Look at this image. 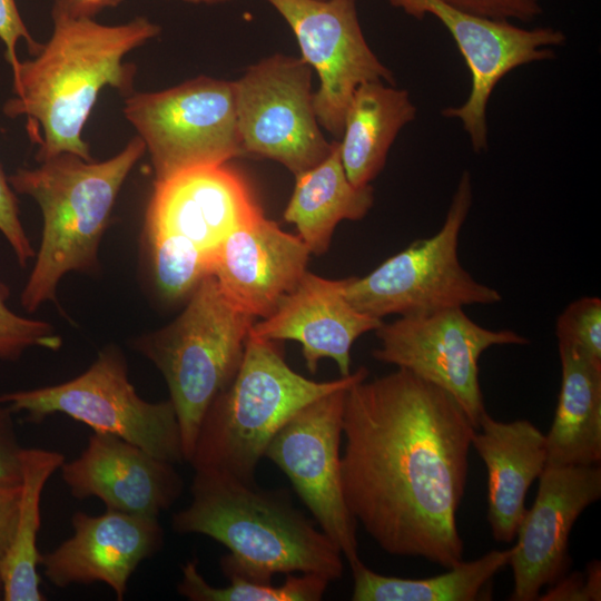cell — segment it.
<instances>
[{
    "instance_id": "37",
    "label": "cell",
    "mask_w": 601,
    "mask_h": 601,
    "mask_svg": "<svg viewBox=\"0 0 601 601\" xmlns=\"http://www.w3.org/2000/svg\"><path fill=\"white\" fill-rule=\"evenodd\" d=\"M122 0H55L52 12L71 18H91L101 10L118 6Z\"/></svg>"
},
{
    "instance_id": "29",
    "label": "cell",
    "mask_w": 601,
    "mask_h": 601,
    "mask_svg": "<svg viewBox=\"0 0 601 601\" xmlns=\"http://www.w3.org/2000/svg\"><path fill=\"white\" fill-rule=\"evenodd\" d=\"M10 290L0 282V359L14 361L32 346L58 351L62 341L51 324L22 317L7 305Z\"/></svg>"
},
{
    "instance_id": "26",
    "label": "cell",
    "mask_w": 601,
    "mask_h": 601,
    "mask_svg": "<svg viewBox=\"0 0 601 601\" xmlns=\"http://www.w3.org/2000/svg\"><path fill=\"white\" fill-rule=\"evenodd\" d=\"M513 553L493 550L473 561H462L445 573L406 579L378 574L362 561L351 566L354 601H474Z\"/></svg>"
},
{
    "instance_id": "27",
    "label": "cell",
    "mask_w": 601,
    "mask_h": 601,
    "mask_svg": "<svg viewBox=\"0 0 601 601\" xmlns=\"http://www.w3.org/2000/svg\"><path fill=\"white\" fill-rule=\"evenodd\" d=\"M227 578L230 583L226 587L210 585L199 573L197 560H189L181 566L177 590L191 601H318L329 583L326 578L314 573L287 574L279 585L239 575Z\"/></svg>"
},
{
    "instance_id": "33",
    "label": "cell",
    "mask_w": 601,
    "mask_h": 601,
    "mask_svg": "<svg viewBox=\"0 0 601 601\" xmlns=\"http://www.w3.org/2000/svg\"><path fill=\"white\" fill-rule=\"evenodd\" d=\"M20 39L26 41L31 56L38 53L41 43L35 41L29 33L20 16L16 0H0V40L4 45V58L13 73L20 63L16 51L17 43Z\"/></svg>"
},
{
    "instance_id": "25",
    "label": "cell",
    "mask_w": 601,
    "mask_h": 601,
    "mask_svg": "<svg viewBox=\"0 0 601 601\" xmlns=\"http://www.w3.org/2000/svg\"><path fill=\"white\" fill-rule=\"evenodd\" d=\"M65 456L43 449H21V494L17 526L10 548L0 562L6 601H43L37 570L40 553L37 535L40 529V501L49 477L62 465Z\"/></svg>"
},
{
    "instance_id": "1",
    "label": "cell",
    "mask_w": 601,
    "mask_h": 601,
    "mask_svg": "<svg viewBox=\"0 0 601 601\" xmlns=\"http://www.w3.org/2000/svg\"><path fill=\"white\" fill-rule=\"evenodd\" d=\"M476 428L447 392L403 368L351 386L341 457L346 505L386 553L451 569Z\"/></svg>"
},
{
    "instance_id": "16",
    "label": "cell",
    "mask_w": 601,
    "mask_h": 601,
    "mask_svg": "<svg viewBox=\"0 0 601 601\" xmlns=\"http://www.w3.org/2000/svg\"><path fill=\"white\" fill-rule=\"evenodd\" d=\"M72 535L55 550L40 555L39 565L57 588L101 582L124 600L128 581L137 566L164 544L158 518L106 509L90 515L76 512Z\"/></svg>"
},
{
    "instance_id": "28",
    "label": "cell",
    "mask_w": 601,
    "mask_h": 601,
    "mask_svg": "<svg viewBox=\"0 0 601 601\" xmlns=\"http://www.w3.org/2000/svg\"><path fill=\"white\" fill-rule=\"evenodd\" d=\"M146 236L155 284L166 300L189 297L211 275V258L189 240L162 233H146Z\"/></svg>"
},
{
    "instance_id": "4",
    "label": "cell",
    "mask_w": 601,
    "mask_h": 601,
    "mask_svg": "<svg viewBox=\"0 0 601 601\" xmlns=\"http://www.w3.org/2000/svg\"><path fill=\"white\" fill-rule=\"evenodd\" d=\"M145 151L144 141L136 136L105 161H89L66 151L8 177L14 193L33 198L43 217L40 248L21 294L26 311L35 312L45 302L55 300L65 274L96 269L116 198Z\"/></svg>"
},
{
    "instance_id": "36",
    "label": "cell",
    "mask_w": 601,
    "mask_h": 601,
    "mask_svg": "<svg viewBox=\"0 0 601 601\" xmlns=\"http://www.w3.org/2000/svg\"><path fill=\"white\" fill-rule=\"evenodd\" d=\"M540 600H575L590 601L585 584V578L580 572H574L568 578L561 577Z\"/></svg>"
},
{
    "instance_id": "15",
    "label": "cell",
    "mask_w": 601,
    "mask_h": 601,
    "mask_svg": "<svg viewBox=\"0 0 601 601\" xmlns=\"http://www.w3.org/2000/svg\"><path fill=\"white\" fill-rule=\"evenodd\" d=\"M531 509L518 528L510 563L514 587L510 600H538L569 566V536L581 513L601 497V467L545 466Z\"/></svg>"
},
{
    "instance_id": "30",
    "label": "cell",
    "mask_w": 601,
    "mask_h": 601,
    "mask_svg": "<svg viewBox=\"0 0 601 601\" xmlns=\"http://www.w3.org/2000/svg\"><path fill=\"white\" fill-rule=\"evenodd\" d=\"M555 334L558 342L601 359V299L585 296L570 303L556 319Z\"/></svg>"
},
{
    "instance_id": "38",
    "label": "cell",
    "mask_w": 601,
    "mask_h": 601,
    "mask_svg": "<svg viewBox=\"0 0 601 601\" xmlns=\"http://www.w3.org/2000/svg\"><path fill=\"white\" fill-rule=\"evenodd\" d=\"M588 574L585 578V584L589 592L590 601L593 600H600L601 598V568H600V561H593L588 564Z\"/></svg>"
},
{
    "instance_id": "18",
    "label": "cell",
    "mask_w": 601,
    "mask_h": 601,
    "mask_svg": "<svg viewBox=\"0 0 601 601\" xmlns=\"http://www.w3.org/2000/svg\"><path fill=\"white\" fill-rule=\"evenodd\" d=\"M311 252L263 211L233 230L214 254L211 275L239 311L266 318L307 272Z\"/></svg>"
},
{
    "instance_id": "14",
    "label": "cell",
    "mask_w": 601,
    "mask_h": 601,
    "mask_svg": "<svg viewBox=\"0 0 601 601\" xmlns=\"http://www.w3.org/2000/svg\"><path fill=\"white\" fill-rule=\"evenodd\" d=\"M290 27L302 59L316 71L319 126L341 138L351 98L370 81L394 85L393 72L368 46L356 0H266Z\"/></svg>"
},
{
    "instance_id": "8",
    "label": "cell",
    "mask_w": 601,
    "mask_h": 601,
    "mask_svg": "<svg viewBox=\"0 0 601 601\" xmlns=\"http://www.w3.org/2000/svg\"><path fill=\"white\" fill-rule=\"evenodd\" d=\"M0 404L40 423L62 413L95 432L119 436L173 464L185 462L180 430L170 400L141 398L128 377L122 352L107 346L80 375L63 383L0 395Z\"/></svg>"
},
{
    "instance_id": "3",
    "label": "cell",
    "mask_w": 601,
    "mask_h": 601,
    "mask_svg": "<svg viewBox=\"0 0 601 601\" xmlns=\"http://www.w3.org/2000/svg\"><path fill=\"white\" fill-rule=\"evenodd\" d=\"M191 502L173 514V530L221 543L226 577L272 582L277 573H314L329 582L342 578L343 555L280 491L258 489L226 474L195 471Z\"/></svg>"
},
{
    "instance_id": "7",
    "label": "cell",
    "mask_w": 601,
    "mask_h": 601,
    "mask_svg": "<svg viewBox=\"0 0 601 601\" xmlns=\"http://www.w3.org/2000/svg\"><path fill=\"white\" fill-rule=\"evenodd\" d=\"M472 203V177L465 170L439 231L414 240L367 275L345 278L346 300L378 319L500 303V292L473 278L459 259V237Z\"/></svg>"
},
{
    "instance_id": "23",
    "label": "cell",
    "mask_w": 601,
    "mask_h": 601,
    "mask_svg": "<svg viewBox=\"0 0 601 601\" xmlns=\"http://www.w3.org/2000/svg\"><path fill=\"white\" fill-rule=\"evenodd\" d=\"M415 116L416 108L405 89L383 81L357 87L338 141L342 165L353 185H371L383 169L396 136Z\"/></svg>"
},
{
    "instance_id": "9",
    "label": "cell",
    "mask_w": 601,
    "mask_h": 601,
    "mask_svg": "<svg viewBox=\"0 0 601 601\" xmlns=\"http://www.w3.org/2000/svg\"><path fill=\"white\" fill-rule=\"evenodd\" d=\"M124 115L145 144L156 181L244 155L234 81L199 76L161 91L131 92Z\"/></svg>"
},
{
    "instance_id": "31",
    "label": "cell",
    "mask_w": 601,
    "mask_h": 601,
    "mask_svg": "<svg viewBox=\"0 0 601 601\" xmlns=\"http://www.w3.org/2000/svg\"><path fill=\"white\" fill-rule=\"evenodd\" d=\"M0 231L9 242L21 266L35 256V250L29 242L19 218L18 200L11 188L8 177L0 168Z\"/></svg>"
},
{
    "instance_id": "35",
    "label": "cell",
    "mask_w": 601,
    "mask_h": 601,
    "mask_svg": "<svg viewBox=\"0 0 601 601\" xmlns=\"http://www.w3.org/2000/svg\"><path fill=\"white\" fill-rule=\"evenodd\" d=\"M21 486L0 483V562L12 542L20 505Z\"/></svg>"
},
{
    "instance_id": "39",
    "label": "cell",
    "mask_w": 601,
    "mask_h": 601,
    "mask_svg": "<svg viewBox=\"0 0 601 601\" xmlns=\"http://www.w3.org/2000/svg\"><path fill=\"white\" fill-rule=\"evenodd\" d=\"M177 1H183L187 3H194V4H221V3H227L234 0H177Z\"/></svg>"
},
{
    "instance_id": "32",
    "label": "cell",
    "mask_w": 601,
    "mask_h": 601,
    "mask_svg": "<svg viewBox=\"0 0 601 601\" xmlns=\"http://www.w3.org/2000/svg\"><path fill=\"white\" fill-rule=\"evenodd\" d=\"M482 17L497 20L531 22L542 14L540 0H444Z\"/></svg>"
},
{
    "instance_id": "17",
    "label": "cell",
    "mask_w": 601,
    "mask_h": 601,
    "mask_svg": "<svg viewBox=\"0 0 601 601\" xmlns=\"http://www.w3.org/2000/svg\"><path fill=\"white\" fill-rule=\"evenodd\" d=\"M260 211L245 180L226 164L198 166L155 181L145 233L185 238L213 263L225 238Z\"/></svg>"
},
{
    "instance_id": "11",
    "label": "cell",
    "mask_w": 601,
    "mask_h": 601,
    "mask_svg": "<svg viewBox=\"0 0 601 601\" xmlns=\"http://www.w3.org/2000/svg\"><path fill=\"white\" fill-rule=\"evenodd\" d=\"M380 345L373 357L397 366L451 394L477 430L486 412L479 380V359L497 345H526L511 329H490L461 307L400 316L375 331Z\"/></svg>"
},
{
    "instance_id": "40",
    "label": "cell",
    "mask_w": 601,
    "mask_h": 601,
    "mask_svg": "<svg viewBox=\"0 0 601 601\" xmlns=\"http://www.w3.org/2000/svg\"><path fill=\"white\" fill-rule=\"evenodd\" d=\"M3 594V583L0 574V597Z\"/></svg>"
},
{
    "instance_id": "10",
    "label": "cell",
    "mask_w": 601,
    "mask_h": 601,
    "mask_svg": "<svg viewBox=\"0 0 601 601\" xmlns=\"http://www.w3.org/2000/svg\"><path fill=\"white\" fill-rule=\"evenodd\" d=\"M234 82L244 155L276 160L295 176L329 155L334 142L319 129L312 68L302 58L273 55Z\"/></svg>"
},
{
    "instance_id": "21",
    "label": "cell",
    "mask_w": 601,
    "mask_h": 601,
    "mask_svg": "<svg viewBox=\"0 0 601 601\" xmlns=\"http://www.w3.org/2000/svg\"><path fill=\"white\" fill-rule=\"evenodd\" d=\"M472 446L487 470V521L493 538L511 542L526 511L532 482L546 466V439L526 420L501 422L486 412Z\"/></svg>"
},
{
    "instance_id": "24",
    "label": "cell",
    "mask_w": 601,
    "mask_h": 601,
    "mask_svg": "<svg viewBox=\"0 0 601 601\" xmlns=\"http://www.w3.org/2000/svg\"><path fill=\"white\" fill-rule=\"evenodd\" d=\"M284 219L296 226L311 254H324L342 220H359L374 204L371 185H353L344 170L338 142L316 166L298 174Z\"/></svg>"
},
{
    "instance_id": "6",
    "label": "cell",
    "mask_w": 601,
    "mask_h": 601,
    "mask_svg": "<svg viewBox=\"0 0 601 601\" xmlns=\"http://www.w3.org/2000/svg\"><path fill=\"white\" fill-rule=\"evenodd\" d=\"M255 319L234 306L208 275L167 326L137 337L132 347L162 374L188 463L201 420L234 378Z\"/></svg>"
},
{
    "instance_id": "20",
    "label": "cell",
    "mask_w": 601,
    "mask_h": 601,
    "mask_svg": "<svg viewBox=\"0 0 601 601\" xmlns=\"http://www.w3.org/2000/svg\"><path fill=\"white\" fill-rule=\"evenodd\" d=\"M344 279H327L306 272L297 286L250 332L269 341H296L307 370L315 373L322 358L333 359L341 373L351 372V348L383 319L354 308L343 295Z\"/></svg>"
},
{
    "instance_id": "13",
    "label": "cell",
    "mask_w": 601,
    "mask_h": 601,
    "mask_svg": "<svg viewBox=\"0 0 601 601\" xmlns=\"http://www.w3.org/2000/svg\"><path fill=\"white\" fill-rule=\"evenodd\" d=\"M348 388L328 393L298 411L276 433L264 456L286 474L323 533L353 566L361 561L357 522L344 499L339 453Z\"/></svg>"
},
{
    "instance_id": "34",
    "label": "cell",
    "mask_w": 601,
    "mask_h": 601,
    "mask_svg": "<svg viewBox=\"0 0 601 601\" xmlns=\"http://www.w3.org/2000/svg\"><path fill=\"white\" fill-rule=\"evenodd\" d=\"M12 410L0 407V483L19 484L21 482L20 452L13 422Z\"/></svg>"
},
{
    "instance_id": "19",
    "label": "cell",
    "mask_w": 601,
    "mask_h": 601,
    "mask_svg": "<svg viewBox=\"0 0 601 601\" xmlns=\"http://www.w3.org/2000/svg\"><path fill=\"white\" fill-rule=\"evenodd\" d=\"M60 469L73 497L93 496L129 514L158 518L184 490L173 463L109 433L93 432L80 455Z\"/></svg>"
},
{
    "instance_id": "5",
    "label": "cell",
    "mask_w": 601,
    "mask_h": 601,
    "mask_svg": "<svg viewBox=\"0 0 601 601\" xmlns=\"http://www.w3.org/2000/svg\"><path fill=\"white\" fill-rule=\"evenodd\" d=\"M357 368L337 380L316 382L293 371L274 341L249 332L240 365L208 406L188 463L255 484L259 460L284 424L313 401L366 380Z\"/></svg>"
},
{
    "instance_id": "2",
    "label": "cell",
    "mask_w": 601,
    "mask_h": 601,
    "mask_svg": "<svg viewBox=\"0 0 601 601\" xmlns=\"http://www.w3.org/2000/svg\"><path fill=\"white\" fill-rule=\"evenodd\" d=\"M51 16L52 33L36 56L20 61L13 73L16 96L3 112L27 117L39 162L66 151L90 161L81 132L99 92L105 87L134 92L136 67L122 59L158 36L160 28L145 17L106 26L91 18Z\"/></svg>"
},
{
    "instance_id": "22",
    "label": "cell",
    "mask_w": 601,
    "mask_h": 601,
    "mask_svg": "<svg viewBox=\"0 0 601 601\" xmlns=\"http://www.w3.org/2000/svg\"><path fill=\"white\" fill-rule=\"evenodd\" d=\"M558 347L561 387L545 435L546 466L600 465L601 359L568 343Z\"/></svg>"
},
{
    "instance_id": "12",
    "label": "cell",
    "mask_w": 601,
    "mask_h": 601,
    "mask_svg": "<svg viewBox=\"0 0 601 601\" xmlns=\"http://www.w3.org/2000/svg\"><path fill=\"white\" fill-rule=\"evenodd\" d=\"M386 1L416 19L433 16L455 41L470 71L471 90L463 104L443 109L442 115L460 120L476 152L489 147L486 110L496 85L521 66L553 59L554 49L566 42L559 29L523 28L461 10L444 0Z\"/></svg>"
}]
</instances>
